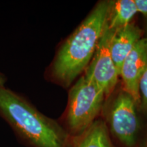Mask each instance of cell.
I'll return each instance as SVG.
<instances>
[{"mask_svg":"<svg viewBox=\"0 0 147 147\" xmlns=\"http://www.w3.org/2000/svg\"><path fill=\"white\" fill-rule=\"evenodd\" d=\"M113 1H103L61 44L47 69V78L67 87L87 67L105 30Z\"/></svg>","mask_w":147,"mask_h":147,"instance_id":"6da1fadb","label":"cell"},{"mask_svg":"<svg viewBox=\"0 0 147 147\" xmlns=\"http://www.w3.org/2000/svg\"><path fill=\"white\" fill-rule=\"evenodd\" d=\"M0 117L29 147H72V137L57 121L38 110L25 97L0 87Z\"/></svg>","mask_w":147,"mask_h":147,"instance_id":"7a4b0ae2","label":"cell"},{"mask_svg":"<svg viewBox=\"0 0 147 147\" xmlns=\"http://www.w3.org/2000/svg\"><path fill=\"white\" fill-rule=\"evenodd\" d=\"M104 97L102 90L84 75L71 87L65 116L66 130L71 137L81 135L94 122Z\"/></svg>","mask_w":147,"mask_h":147,"instance_id":"3957f363","label":"cell"},{"mask_svg":"<svg viewBox=\"0 0 147 147\" xmlns=\"http://www.w3.org/2000/svg\"><path fill=\"white\" fill-rule=\"evenodd\" d=\"M137 106L133 97L122 90L114 99L106 115L108 128L125 147H134L137 142L140 131Z\"/></svg>","mask_w":147,"mask_h":147,"instance_id":"277c9868","label":"cell"},{"mask_svg":"<svg viewBox=\"0 0 147 147\" xmlns=\"http://www.w3.org/2000/svg\"><path fill=\"white\" fill-rule=\"evenodd\" d=\"M115 32L106 27L84 74L102 90L105 97L114 91L119 76L110 50V40Z\"/></svg>","mask_w":147,"mask_h":147,"instance_id":"5b68a950","label":"cell"},{"mask_svg":"<svg viewBox=\"0 0 147 147\" xmlns=\"http://www.w3.org/2000/svg\"><path fill=\"white\" fill-rule=\"evenodd\" d=\"M147 67V37L142 38L128 55L121 66L120 76L123 90L128 93L140 106L139 84Z\"/></svg>","mask_w":147,"mask_h":147,"instance_id":"8992f818","label":"cell"},{"mask_svg":"<svg viewBox=\"0 0 147 147\" xmlns=\"http://www.w3.org/2000/svg\"><path fill=\"white\" fill-rule=\"evenodd\" d=\"M142 29L135 24L117 29L112 36L110 50L114 63L120 76L121 66L136 43L142 38Z\"/></svg>","mask_w":147,"mask_h":147,"instance_id":"52a82bcc","label":"cell"},{"mask_svg":"<svg viewBox=\"0 0 147 147\" xmlns=\"http://www.w3.org/2000/svg\"><path fill=\"white\" fill-rule=\"evenodd\" d=\"M72 147H114L106 123L96 120L82 133L72 137Z\"/></svg>","mask_w":147,"mask_h":147,"instance_id":"ba28073f","label":"cell"},{"mask_svg":"<svg viewBox=\"0 0 147 147\" xmlns=\"http://www.w3.org/2000/svg\"><path fill=\"white\" fill-rule=\"evenodd\" d=\"M137 13L134 0L113 1L106 27L110 30H117L131 23Z\"/></svg>","mask_w":147,"mask_h":147,"instance_id":"9c48e42d","label":"cell"},{"mask_svg":"<svg viewBox=\"0 0 147 147\" xmlns=\"http://www.w3.org/2000/svg\"><path fill=\"white\" fill-rule=\"evenodd\" d=\"M140 106L143 112L147 115V67L143 74L139 84Z\"/></svg>","mask_w":147,"mask_h":147,"instance_id":"30bf717a","label":"cell"},{"mask_svg":"<svg viewBox=\"0 0 147 147\" xmlns=\"http://www.w3.org/2000/svg\"><path fill=\"white\" fill-rule=\"evenodd\" d=\"M137 12L147 16V0H134Z\"/></svg>","mask_w":147,"mask_h":147,"instance_id":"8fae6325","label":"cell"},{"mask_svg":"<svg viewBox=\"0 0 147 147\" xmlns=\"http://www.w3.org/2000/svg\"><path fill=\"white\" fill-rule=\"evenodd\" d=\"M7 82V77L3 73L0 72V87L5 86V82Z\"/></svg>","mask_w":147,"mask_h":147,"instance_id":"7c38bea8","label":"cell"}]
</instances>
